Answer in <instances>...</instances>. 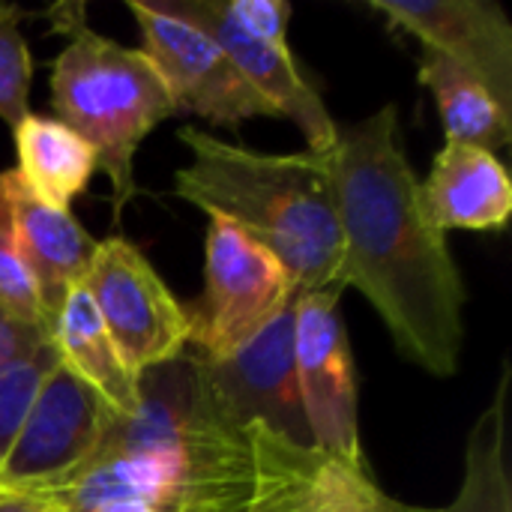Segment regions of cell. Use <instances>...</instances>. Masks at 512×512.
I'll use <instances>...</instances> for the list:
<instances>
[{
	"instance_id": "obj_1",
	"label": "cell",
	"mask_w": 512,
	"mask_h": 512,
	"mask_svg": "<svg viewBox=\"0 0 512 512\" xmlns=\"http://www.w3.org/2000/svg\"><path fill=\"white\" fill-rule=\"evenodd\" d=\"M318 453L264 426H234L189 351L138 378V408L114 417L99 450L66 480L30 495L48 512L135 501L156 512H255L297 483Z\"/></svg>"
},
{
	"instance_id": "obj_2",
	"label": "cell",
	"mask_w": 512,
	"mask_h": 512,
	"mask_svg": "<svg viewBox=\"0 0 512 512\" xmlns=\"http://www.w3.org/2000/svg\"><path fill=\"white\" fill-rule=\"evenodd\" d=\"M399 108L336 129L318 153L330 177L342 264L339 285L381 315L396 351L435 378H453L465 345V279L447 234L429 219L405 156Z\"/></svg>"
},
{
	"instance_id": "obj_3",
	"label": "cell",
	"mask_w": 512,
	"mask_h": 512,
	"mask_svg": "<svg viewBox=\"0 0 512 512\" xmlns=\"http://www.w3.org/2000/svg\"><path fill=\"white\" fill-rule=\"evenodd\" d=\"M177 138L189 150V162L174 171L177 198L267 249L297 294L345 291L336 204L318 153H258L198 126H180Z\"/></svg>"
},
{
	"instance_id": "obj_4",
	"label": "cell",
	"mask_w": 512,
	"mask_h": 512,
	"mask_svg": "<svg viewBox=\"0 0 512 512\" xmlns=\"http://www.w3.org/2000/svg\"><path fill=\"white\" fill-rule=\"evenodd\" d=\"M51 18L54 30L66 36L51 63V108L60 123L90 144L96 171L111 183V210L120 222L138 192L135 153L177 108L153 63L138 48L96 33L84 6H57Z\"/></svg>"
},
{
	"instance_id": "obj_5",
	"label": "cell",
	"mask_w": 512,
	"mask_h": 512,
	"mask_svg": "<svg viewBox=\"0 0 512 512\" xmlns=\"http://www.w3.org/2000/svg\"><path fill=\"white\" fill-rule=\"evenodd\" d=\"M288 270L231 222L210 216L204 243V291L186 306V351L225 360L249 345L297 300Z\"/></svg>"
},
{
	"instance_id": "obj_6",
	"label": "cell",
	"mask_w": 512,
	"mask_h": 512,
	"mask_svg": "<svg viewBox=\"0 0 512 512\" xmlns=\"http://www.w3.org/2000/svg\"><path fill=\"white\" fill-rule=\"evenodd\" d=\"M84 288L135 375L177 360L189 345L186 303H180L138 246L105 237L96 246Z\"/></svg>"
},
{
	"instance_id": "obj_7",
	"label": "cell",
	"mask_w": 512,
	"mask_h": 512,
	"mask_svg": "<svg viewBox=\"0 0 512 512\" xmlns=\"http://www.w3.org/2000/svg\"><path fill=\"white\" fill-rule=\"evenodd\" d=\"M126 9L141 30L138 51L159 72L177 111L228 129L255 117H279L201 27L171 15L159 0H126Z\"/></svg>"
},
{
	"instance_id": "obj_8",
	"label": "cell",
	"mask_w": 512,
	"mask_h": 512,
	"mask_svg": "<svg viewBox=\"0 0 512 512\" xmlns=\"http://www.w3.org/2000/svg\"><path fill=\"white\" fill-rule=\"evenodd\" d=\"M342 291L294 300V369L312 444L321 456L369 468L360 444L357 372L348 330L339 318Z\"/></svg>"
},
{
	"instance_id": "obj_9",
	"label": "cell",
	"mask_w": 512,
	"mask_h": 512,
	"mask_svg": "<svg viewBox=\"0 0 512 512\" xmlns=\"http://www.w3.org/2000/svg\"><path fill=\"white\" fill-rule=\"evenodd\" d=\"M117 414L69 369L57 366L0 462V495H39L75 474Z\"/></svg>"
},
{
	"instance_id": "obj_10",
	"label": "cell",
	"mask_w": 512,
	"mask_h": 512,
	"mask_svg": "<svg viewBox=\"0 0 512 512\" xmlns=\"http://www.w3.org/2000/svg\"><path fill=\"white\" fill-rule=\"evenodd\" d=\"M192 357L216 408L234 426H264L276 438L318 453L294 369V306L237 354L225 360Z\"/></svg>"
},
{
	"instance_id": "obj_11",
	"label": "cell",
	"mask_w": 512,
	"mask_h": 512,
	"mask_svg": "<svg viewBox=\"0 0 512 512\" xmlns=\"http://www.w3.org/2000/svg\"><path fill=\"white\" fill-rule=\"evenodd\" d=\"M171 15L201 27L234 63V69L246 78V84L285 120H291L303 138L309 153H324L336 141L339 123L330 117L321 93L300 72L288 42H264L240 30L222 0H159Z\"/></svg>"
},
{
	"instance_id": "obj_12",
	"label": "cell",
	"mask_w": 512,
	"mask_h": 512,
	"mask_svg": "<svg viewBox=\"0 0 512 512\" xmlns=\"http://www.w3.org/2000/svg\"><path fill=\"white\" fill-rule=\"evenodd\" d=\"M405 30L480 78L512 111V24L495 0H369Z\"/></svg>"
},
{
	"instance_id": "obj_13",
	"label": "cell",
	"mask_w": 512,
	"mask_h": 512,
	"mask_svg": "<svg viewBox=\"0 0 512 512\" xmlns=\"http://www.w3.org/2000/svg\"><path fill=\"white\" fill-rule=\"evenodd\" d=\"M3 186L12 210L15 243L21 261L33 279L48 327L75 285L84 282L99 240L72 216V210H57L42 204L18 177L15 168L3 171Z\"/></svg>"
},
{
	"instance_id": "obj_14",
	"label": "cell",
	"mask_w": 512,
	"mask_h": 512,
	"mask_svg": "<svg viewBox=\"0 0 512 512\" xmlns=\"http://www.w3.org/2000/svg\"><path fill=\"white\" fill-rule=\"evenodd\" d=\"M429 219L447 234L501 231L512 213V183L504 162L480 147L444 141L435 153L429 177L420 183Z\"/></svg>"
},
{
	"instance_id": "obj_15",
	"label": "cell",
	"mask_w": 512,
	"mask_h": 512,
	"mask_svg": "<svg viewBox=\"0 0 512 512\" xmlns=\"http://www.w3.org/2000/svg\"><path fill=\"white\" fill-rule=\"evenodd\" d=\"M51 342L57 348L60 366L87 384L117 417H129L138 408L141 375H135L120 357L84 282L75 285L63 300L51 327Z\"/></svg>"
},
{
	"instance_id": "obj_16",
	"label": "cell",
	"mask_w": 512,
	"mask_h": 512,
	"mask_svg": "<svg viewBox=\"0 0 512 512\" xmlns=\"http://www.w3.org/2000/svg\"><path fill=\"white\" fill-rule=\"evenodd\" d=\"M18 177L48 207L69 210L81 198L96 174V156L90 144L66 123L45 114H27L15 129Z\"/></svg>"
},
{
	"instance_id": "obj_17",
	"label": "cell",
	"mask_w": 512,
	"mask_h": 512,
	"mask_svg": "<svg viewBox=\"0 0 512 512\" xmlns=\"http://www.w3.org/2000/svg\"><path fill=\"white\" fill-rule=\"evenodd\" d=\"M420 84L432 93L444 123V141L471 144L498 156L512 141V111L459 63L423 48L417 63Z\"/></svg>"
},
{
	"instance_id": "obj_18",
	"label": "cell",
	"mask_w": 512,
	"mask_h": 512,
	"mask_svg": "<svg viewBox=\"0 0 512 512\" xmlns=\"http://www.w3.org/2000/svg\"><path fill=\"white\" fill-rule=\"evenodd\" d=\"M507 393L510 363L501 366L495 396L468 432L459 492L441 512H512V480L507 465Z\"/></svg>"
},
{
	"instance_id": "obj_19",
	"label": "cell",
	"mask_w": 512,
	"mask_h": 512,
	"mask_svg": "<svg viewBox=\"0 0 512 512\" xmlns=\"http://www.w3.org/2000/svg\"><path fill=\"white\" fill-rule=\"evenodd\" d=\"M300 512H441L414 507L387 495L369 468H354L339 459L321 456L318 468L303 492Z\"/></svg>"
},
{
	"instance_id": "obj_20",
	"label": "cell",
	"mask_w": 512,
	"mask_h": 512,
	"mask_svg": "<svg viewBox=\"0 0 512 512\" xmlns=\"http://www.w3.org/2000/svg\"><path fill=\"white\" fill-rule=\"evenodd\" d=\"M57 366H60V357L51 339L27 348L24 354L0 366V462L9 453L42 384Z\"/></svg>"
},
{
	"instance_id": "obj_21",
	"label": "cell",
	"mask_w": 512,
	"mask_h": 512,
	"mask_svg": "<svg viewBox=\"0 0 512 512\" xmlns=\"http://www.w3.org/2000/svg\"><path fill=\"white\" fill-rule=\"evenodd\" d=\"M21 9L0 3V120L15 129L30 114V81L33 60L18 30Z\"/></svg>"
},
{
	"instance_id": "obj_22",
	"label": "cell",
	"mask_w": 512,
	"mask_h": 512,
	"mask_svg": "<svg viewBox=\"0 0 512 512\" xmlns=\"http://www.w3.org/2000/svg\"><path fill=\"white\" fill-rule=\"evenodd\" d=\"M0 303L21 321L36 324L51 336L39 294L33 288V279H30V273L21 261V252H18V243H15V225H12V210H9V198H6V186H3V171H0Z\"/></svg>"
},
{
	"instance_id": "obj_23",
	"label": "cell",
	"mask_w": 512,
	"mask_h": 512,
	"mask_svg": "<svg viewBox=\"0 0 512 512\" xmlns=\"http://www.w3.org/2000/svg\"><path fill=\"white\" fill-rule=\"evenodd\" d=\"M228 18L255 39L288 42L291 3L288 0H222Z\"/></svg>"
},
{
	"instance_id": "obj_24",
	"label": "cell",
	"mask_w": 512,
	"mask_h": 512,
	"mask_svg": "<svg viewBox=\"0 0 512 512\" xmlns=\"http://www.w3.org/2000/svg\"><path fill=\"white\" fill-rule=\"evenodd\" d=\"M318 459H321V453H318ZM318 459H315V465H312L297 483H291L288 489H282V492H276L273 498H267L255 512H300L303 492H306V486H309V480H312V474H315V468H318Z\"/></svg>"
},
{
	"instance_id": "obj_25",
	"label": "cell",
	"mask_w": 512,
	"mask_h": 512,
	"mask_svg": "<svg viewBox=\"0 0 512 512\" xmlns=\"http://www.w3.org/2000/svg\"><path fill=\"white\" fill-rule=\"evenodd\" d=\"M0 512H48V507L30 495H0Z\"/></svg>"
},
{
	"instance_id": "obj_26",
	"label": "cell",
	"mask_w": 512,
	"mask_h": 512,
	"mask_svg": "<svg viewBox=\"0 0 512 512\" xmlns=\"http://www.w3.org/2000/svg\"><path fill=\"white\" fill-rule=\"evenodd\" d=\"M87 512H156L147 504H135V501H111V504H102V507H93Z\"/></svg>"
}]
</instances>
